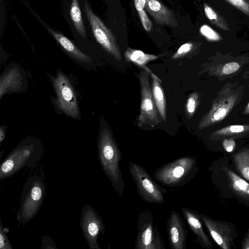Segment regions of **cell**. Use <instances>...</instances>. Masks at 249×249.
Here are the masks:
<instances>
[{"label": "cell", "mask_w": 249, "mask_h": 249, "mask_svg": "<svg viewBox=\"0 0 249 249\" xmlns=\"http://www.w3.org/2000/svg\"><path fill=\"white\" fill-rule=\"evenodd\" d=\"M97 149L98 159L105 175L116 193L122 196L124 183L119 164L123 157L111 132L107 128L99 132Z\"/></svg>", "instance_id": "cell-1"}, {"label": "cell", "mask_w": 249, "mask_h": 249, "mask_svg": "<svg viewBox=\"0 0 249 249\" xmlns=\"http://www.w3.org/2000/svg\"><path fill=\"white\" fill-rule=\"evenodd\" d=\"M43 154L41 142L35 138L22 140L5 158L0 166V180L10 178L24 168L35 166Z\"/></svg>", "instance_id": "cell-2"}, {"label": "cell", "mask_w": 249, "mask_h": 249, "mask_svg": "<svg viewBox=\"0 0 249 249\" xmlns=\"http://www.w3.org/2000/svg\"><path fill=\"white\" fill-rule=\"evenodd\" d=\"M46 192V186L43 175H34L25 182L17 213L19 225H24L37 213L43 204Z\"/></svg>", "instance_id": "cell-3"}, {"label": "cell", "mask_w": 249, "mask_h": 249, "mask_svg": "<svg viewBox=\"0 0 249 249\" xmlns=\"http://www.w3.org/2000/svg\"><path fill=\"white\" fill-rule=\"evenodd\" d=\"M243 87L228 83L219 91L208 112L201 118L198 124L200 129L220 123L241 100Z\"/></svg>", "instance_id": "cell-4"}, {"label": "cell", "mask_w": 249, "mask_h": 249, "mask_svg": "<svg viewBox=\"0 0 249 249\" xmlns=\"http://www.w3.org/2000/svg\"><path fill=\"white\" fill-rule=\"evenodd\" d=\"M196 160L184 156L158 167L154 178L162 185L170 188L180 187L186 184L196 171Z\"/></svg>", "instance_id": "cell-5"}, {"label": "cell", "mask_w": 249, "mask_h": 249, "mask_svg": "<svg viewBox=\"0 0 249 249\" xmlns=\"http://www.w3.org/2000/svg\"><path fill=\"white\" fill-rule=\"evenodd\" d=\"M52 82L56 97L54 103L59 111L75 119H80V113L74 88L69 78L58 70Z\"/></svg>", "instance_id": "cell-6"}, {"label": "cell", "mask_w": 249, "mask_h": 249, "mask_svg": "<svg viewBox=\"0 0 249 249\" xmlns=\"http://www.w3.org/2000/svg\"><path fill=\"white\" fill-rule=\"evenodd\" d=\"M128 168L138 195L143 201L157 204L164 203V195L167 191L157 183L142 166L129 161Z\"/></svg>", "instance_id": "cell-7"}, {"label": "cell", "mask_w": 249, "mask_h": 249, "mask_svg": "<svg viewBox=\"0 0 249 249\" xmlns=\"http://www.w3.org/2000/svg\"><path fill=\"white\" fill-rule=\"evenodd\" d=\"M137 227L135 249H165V244L150 211L143 210L139 213Z\"/></svg>", "instance_id": "cell-8"}, {"label": "cell", "mask_w": 249, "mask_h": 249, "mask_svg": "<svg viewBox=\"0 0 249 249\" xmlns=\"http://www.w3.org/2000/svg\"><path fill=\"white\" fill-rule=\"evenodd\" d=\"M141 86V104L138 125L142 127L146 124L153 126L160 123L149 83V73L146 70L141 71L139 74Z\"/></svg>", "instance_id": "cell-9"}, {"label": "cell", "mask_w": 249, "mask_h": 249, "mask_svg": "<svg viewBox=\"0 0 249 249\" xmlns=\"http://www.w3.org/2000/svg\"><path fill=\"white\" fill-rule=\"evenodd\" d=\"M84 11L97 42L107 53L115 59L121 60L122 56L120 49L115 36L93 12L86 1L84 4Z\"/></svg>", "instance_id": "cell-10"}, {"label": "cell", "mask_w": 249, "mask_h": 249, "mask_svg": "<svg viewBox=\"0 0 249 249\" xmlns=\"http://www.w3.org/2000/svg\"><path fill=\"white\" fill-rule=\"evenodd\" d=\"M80 225L89 248L101 249L98 238L100 235H104L105 226L101 216L91 205L86 204L82 208Z\"/></svg>", "instance_id": "cell-11"}, {"label": "cell", "mask_w": 249, "mask_h": 249, "mask_svg": "<svg viewBox=\"0 0 249 249\" xmlns=\"http://www.w3.org/2000/svg\"><path fill=\"white\" fill-rule=\"evenodd\" d=\"M166 228L168 241L172 249H185L188 231L179 214L172 211L167 219Z\"/></svg>", "instance_id": "cell-12"}, {"label": "cell", "mask_w": 249, "mask_h": 249, "mask_svg": "<svg viewBox=\"0 0 249 249\" xmlns=\"http://www.w3.org/2000/svg\"><path fill=\"white\" fill-rule=\"evenodd\" d=\"M211 236L216 244L223 249H230L233 244V234L231 227L225 222L213 220L199 213Z\"/></svg>", "instance_id": "cell-13"}, {"label": "cell", "mask_w": 249, "mask_h": 249, "mask_svg": "<svg viewBox=\"0 0 249 249\" xmlns=\"http://www.w3.org/2000/svg\"><path fill=\"white\" fill-rule=\"evenodd\" d=\"M145 9L156 24L172 27L178 26L173 12L160 0H146Z\"/></svg>", "instance_id": "cell-14"}, {"label": "cell", "mask_w": 249, "mask_h": 249, "mask_svg": "<svg viewBox=\"0 0 249 249\" xmlns=\"http://www.w3.org/2000/svg\"><path fill=\"white\" fill-rule=\"evenodd\" d=\"M181 210L188 226L196 236V241L204 248L212 249V244L204 231L199 213L186 208H182Z\"/></svg>", "instance_id": "cell-15"}, {"label": "cell", "mask_w": 249, "mask_h": 249, "mask_svg": "<svg viewBox=\"0 0 249 249\" xmlns=\"http://www.w3.org/2000/svg\"><path fill=\"white\" fill-rule=\"evenodd\" d=\"M48 31L62 48L71 57L76 61L78 64L86 67L91 68V59L89 56L80 51L73 42L63 35L51 28H49Z\"/></svg>", "instance_id": "cell-16"}, {"label": "cell", "mask_w": 249, "mask_h": 249, "mask_svg": "<svg viewBox=\"0 0 249 249\" xmlns=\"http://www.w3.org/2000/svg\"><path fill=\"white\" fill-rule=\"evenodd\" d=\"M143 70L148 71L152 79V92L153 96L158 110V112L162 120L166 122V98L160 78L147 67Z\"/></svg>", "instance_id": "cell-17"}, {"label": "cell", "mask_w": 249, "mask_h": 249, "mask_svg": "<svg viewBox=\"0 0 249 249\" xmlns=\"http://www.w3.org/2000/svg\"><path fill=\"white\" fill-rule=\"evenodd\" d=\"M22 81L18 69L15 68L7 70L0 79V98L6 93L18 90L22 84Z\"/></svg>", "instance_id": "cell-18"}, {"label": "cell", "mask_w": 249, "mask_h": 249, "mask_svg": "<svg viewBox=\"0 0 249 249\" xmlns=\"http://www.w3.org/2000/svg\"><path fill=\"white\" fill-rule=\"evenodd\" d=\"M231 189L238 196L249 200V183L231 169L225 168Z\"/></svg>", "instance_id": "cell-19"}, {"label": "cell", "mask_w": 249, "mask_h": 249, "mask_svg": "<svg viewBox=\"0 0 249 249\" xmlns=\"http://www.w3.org/2000/svg\"><path fill=\"white\" fill-rule=\"evenodd\" d=\"M249 133V124L230 125L213 132L210 138L220 140L226 138H238Z\"/></svg>", "instance_id": "cell-20"}, {"label": "cell", "mask_w": 249, "mask_h": 249, "mask_svg": "<svg viewBox=\"0 0 249 249\" xmlns=\"http://www.w3.org/2000/svg\"><path fill=\"white\" fill-rule=\"evenodd\" d=\"M124 57L127 61L132 62L143 69L146 64L158 58L157 55L145 53L142 51L127 47L124 53Z\"/></svg>", "instance_id": "cell-21"}, {"label": "cell", "mask_w": 249, "mask_h": 249, "mask_svg": "<svg viewBox=\"0 0 249 249\" xmlns=\"http://www.w3.org/2000/svg\"><path fill=\"white\" fill-rule=\"evenodd\" d=\"M233 160L236 170L244 178L249 181V149L235 154Z\"/></svg>", "instance_id": "cell-22"}, {"label": "cell", "mask_w": 249, "mask_h": 249, "mask_svg": "<svg viewBox=\"0 0 249 249\" xmlns=\"http://www.w3.org/2000/svg\"><path fill=\"white\" fill-rule=\"evenodd\" d=\"M70 16L77 32L81 36L85 37L86 35V29L78 0H72Z\"/></svg>", "instance_id": "cell-23"}, {"label": "cell", "mask_w": 249, "mask_h": 249, "mask_svg": "<svg viewBox=\"0 0 249 249\" xmlns=\"http://www.w3.org/2000/svg\"><path fill=\"white\" fill-rule=\"evenodd\" d=\"M204 10L206 16L211 23L222 30H230L224 19L206 3L204 4Z\"/></svg>", "instance_id": "cell-24"}, {"label": "cell", "mask_w": 249, "mask_h": 249, "mask_svg": "<svg viewBox=\"0 0 249 249\" xmlns=\"http://www.w3.org/2000/svg\"><path fill=\"white\" fill-rule=\"evenodd\" d=\"M198 104V94L196 92L192 93L189 96L185 106V113L187 117L190 119L194 114Z\"/></svg>", "instance_id": "cell-25"}, {"label": "cell", "mask_w": 249, "mask_h": 249, "mask_svg": "<svg viewBox=\"0 0 249 249\" xmlns=\"http://www.w3.org/2000/svg\"><path fill=\"white\" fill-rule=\"evenodd\" d=\"M199 32L208 40L216 41L221 40L220 35L207 25L201 26Z\"/></svg>", "instance_id": "cell-26"}, {"label": "cell", "mask_w": 249, "mask_h": 249, "mask_svg": "<svg viewBox=\"0 0 249 249\" xmlns=\"http://www.w3.org/2000/svg\"><path fill=\"white\" fill-rule=\"evenodd\" d=\"M9 229L3 226L0 218V249H12L13 247L9 240L7 233Z\"/></svg>", "instance_id": "cell-27"}, {"label": "cell", "mask_w": 249, "mask_h": 249, "mask_svg": "<svg viewBox=\"0 0 249 249\" xmlns=\"http://www.w3.org/2000/svg\"><path fill=\"white\" fill-rule=\"evenodd\" d=\"M249 16V2L246 0H224Z\"/></svg>", "instance_id": "cell-28"}, {"label": "cell", "mask_w": 249, "mask_h": 249, "mask_svg": "<svg viewBox=\"0 0 249 249\" xmlns=\"http://www.w3.org/2000/svg\"><path fill=\"white\" fill-rule=\"evenodd\" d=\"M193 47V45L191 43H186L182 44L173 55L172 59L175 60L184 56L191 51Z\"/></svg>", "instance_id": "cell-29"}, {"label": "cell", "mask_w": 249, "mask_h": 249, "mask_svg": "<svg viewBox=\"0 0 249 249\" xmlns=\"http://www.w3.org/2000/svg\"><path fill=\"white\" fill-rule=\"evenodd\" d=\"M140 20L144 30L150 32L152 28V23L148 17L145 11L143 9L142 11L138 12Z\"/></svg>", "instance_id": "cell-30"}, {"label": "cell", "mask_w": 249, "mask_h": 249, "mask_svg": "<svg viewBox=\"0 0 249 249\" xmlns=\"http://www.w3.org/2000/svg\"><path fill=\"white\" fill-rule=\"evenodd\" d=\"M240 67L239 64L236 62L227 63L223 66L221 72L225 75L230 74L237 71Z\"/></svg>", "instance_id": "cell-31"}, {"label": "cell", "mask_w": 249, "mask_h": 249, "mask_svg": "<svg viewBox=\"0 0 249 249\" xmlns=\"http://www.w3.org/2000/svg\"><path fill=\"white\" fill-rule=\"evenodd\" d=\"M42 249H57L54 242L52 239L48 235H44L41 237V247Z\"/></svg>", "instance_id": "cell-32"}, {"label": "cell", "mask_w": 249, "mask_h": 249, "mask_svg": "<svg viewBox=\"0 0 249 249\" xmlns=\"http://www.w3.org/2000/svg\"><path fill=\"white\" fill-rule=\"evenodd\" d=\"M223 147L225 151L230 153L236 148V143L232 138H226L222 142Z\"/></svg>", "instance_id": "cell-33"}, {"label": "cell", "mask_w": 249, "mask_h": 249, "mask_svg": "<svg viewBox=\"0 0 249 249\" xmlns=\"http://www.w3.org/2000/svg\"><path fill=\"white\" fill-rule=\"evenodd\" d=\"M137 12L142 11L145 8L146 0H133Z\"/></svg>", "instance_id": "cell-34"}, {"label": "cell", "mask_w": 249, "mask_h": 249, "mask_svg": "<svg viewBox=\"0 0 249 249\" xmlns=\"http://www.w3.org/2000/svg\"><path fill=\"white\" fill-rule=\"evenodd\" d=\"M242 248L243 249H249V230L246 233L243 240Z\"/></svg>", "instance_id": "cell-35"}, {"label": "cell", "mask_w": 249, "mask_h": 249, "mask_svg": "<svg viewBox=\"0 0 249 249\" xmlns=\"http://www.w3.org/2000/svg\"><path fill=\"white\" fill-rule=\"evenodd\" d=\"M5 137V132L4 128H3L2 126L0 127V143H2V142L4 140Z\"/></svg>", "instance_id": "cell-36"}, {"label": "cell", "mask_w": 249, "mask_h": 249, "mask_svg": "<svg viewBox=\"0 0 249 249\" xmlns=\"http://www.w3.org/2000/svg\"><path fill=\"white\" fill-rule=\"evenodd\" d=\"M244 114L245 115L249 114V102L244 109Z\"/></svg>", "instance_id": "cell-37"}]
</instances>
